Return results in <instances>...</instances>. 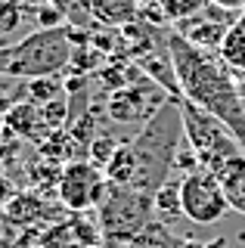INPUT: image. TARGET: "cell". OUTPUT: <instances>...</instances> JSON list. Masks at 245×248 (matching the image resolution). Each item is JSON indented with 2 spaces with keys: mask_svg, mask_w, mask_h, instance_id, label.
<instances>
[{
  "mask_svg": "<svg viewBox=\"0 0 245 248\" xmlns=\"http://www.w3.org/2000/svg\"><path fill=\"white\" fill-rule=\"evenodd\" d=\"M13 106H16V99H13L10 93H3V90H0V115H3V118L13 112Z\"/></svg>",
  "mask_w": 245,
  "mask_h": 248,
  "instance_id": "d4e9b609",
  "label": "cell"
},
{
  "mask_svg": "<svg viewBox=\"0 0 245 248\" xmlns=\"http://www.w3.org/2000/svg\"><path fill=\"white\" fill-rule=\"evenodd\" d=\"M168 53H171L180 96L214 115L220 124H227L233 137L245 146V96L233 68L214 50L193 46L174 28L168 31Z\"/></svg>",
  "mask_w": 245,
  "mask_h": 248,
  "instance_id": "6da1fadb",
  "label": "cell"
},
{
  "mask_svg": "<svg viewBox=\"0 0 245 248\" xmlns=\"http://www.w3.org/2000/svg\"><path fill=\"white\" fill-rule=\"evenodd\" d=\"M214 6H220V10H230V13H242L245 10V0H211Z\"/></svg>",
  "mask_w": 245,
  "mask_h": 248,
  "instance_id": "cb8c5ba5",
  "label": "cell"
},
{
  "mask_svg": "<svg viewBox=\"0 0 245 248\" xmlns=\"http://www.w3.org/2000/svg\"><path fill=\"white\" fill-rule=\"evenodd\" d=\"M72 37L68 25L62 28H37L13 46H0V75L3 78H59L72 65Z\"/></svg>",
  "mask_w": 245,
  "mask_h": 248,
  "instance_id": "3957f363",
  "label": "cell"
},
{
  "mask_svg": "<svg viewBox=\"0 0 245 248\" xmlns=\"http://www.w3.org/2000/svg\"><path fill=\"white\" fill-rule=\"evenodd\" d=\"M214 177H217L220 186H224V196L230 202V208L245 214V152H239L230 161H224V165L214 170Z\"/></svg>",
  "mask_w": 245,
  "mask_h": 248,
  "instance_id": "7c38bea8",
  "label": "cell"
},
{
  "mask_svg": "<svg viewBox=\"0 0 245 248\" xmlns=\"http://www.w3.org/2000/svg\"><path fill=\"white\" fill-rule=\"evenodd\" d=\"M155 211H180V180L174 183V180H168L162 189L155 192Z\"/></svg>",
  "mask_w": 245,
  "mask_h": 248,
  "instance_id": "ffe728a7",
  "label": "cell"
},
{
  "mask_svg": "<svg viewBox=\"0 0 245 248\" xmlns=\"http://www.w3.org/2000/svg\"><path fill=\"white\" fill-rule=\"evenodd\" d=\"M183 108V134H186V146L196 155L199 168L205 170H217L224 161H230L233 155L245 152V146L233 137V130L227 124H220L214 115H208L205 108H199L186 99H180Z\"/></svg>",
  "mask_w": 245,
  "mask_h": 248,
  "instance_id": "5b68a950",
  "label": "cell"
},
{
  "mask_svg": "<svg viewBox=\"0 0 245 248\" xmlns=\"http://www.w3.org/2000/svg\"><path fill=\"white\" fill-rule=\"evenodd\" d=\"M230 211L220 180L205 168H196L180 177V214L199 227H211Z\"/></svg>",
  "mask_w": 245,
  "mask_h": 248,
  "instance_id": "8992f818",
  "label": "cell"
},
{
  "mask_svg": "<svg viewBox=\"0 0 245 248\" xmlns=\"http://www.w3.org/2000/svg\"><path fill=\"white\" fill-rule=\"evenodd\" d=\"M34 22L41 28H62V25H68V22H65V13L59 10V6H53V3L41 6V10L34 13Z\"/></svg>",
  "mask_w": 245,
  "mask_h": 248,
  "instance_id": "7402d4cb",
  "label": "cell"
},
{
  "mask_svg": "<svg viewBox=\"0 0 245 248\" xmlns=\"http://www.w3.org/2000/svg\"><path fill=\"white\" fill-rule=\"evenodd\" d=\"M28 99L37 106L44 103H53V99H62V84H59V78H34V81H28Z\"/></svg>",
  "mask_w": 245,
  "mask_h": 248,
  "instance_id": "d6986e66",
  "label": "cell"
},
{
  "mask_svg": "<svg viewBox=\"0 0 245 248\" xmlns=\"http://www.w3.org/2000/svg\"><path fill=\"white\" fill-rule=\"evenodd\" d=\"M239 81V90H242V96H245V78H236Z\"/></svg>",
  "mask_w": 245,
  "mask_h": 248,
  "instance_id": "83f0119b",
  "label": "cell"
},
{
  "mask_svg": "<svg viewBox=\"0 0 245 248\" xmlns=\"http://www.w3.org/2000/svg\"><path fill=\"white\" fill-rule=\"evenodd\" d=\"M16 192H19V189H16V183H13L6 174H0V211H3V208L10 205L13 199H16Z\"/></svg>",
  "mask_w": 245,
  "mask_h": 248,
  "instance_id": "603a6c76",
  "label": "cell"
},
{
  "mask_svg": "<svg viewBox=\"0 0 245 248\" xmlns=\"http://www.w3.org/2000/svg\"><path fill=\"white\" fill-rule=\"evenodd\" d=\"M127 248H202V245H193V242H183L177 239L171 230L165 227L162 220H149V227L140 232Z\"/></svg>",
  "mask_w": 245,
  "mask_h": 248,
  "instance_id": "9a60e30c",
  "label": "cell"
},
{
  "mask_svg": "<svg viewBox=\"0 0 245 248\" xmlns=\"http://www.w3.org/2000/svg\"><path fill=\"white\" fill-rule=\"evenodd\" d=\"M96 223L103 232V245L106 248H127L149 227L152 214H155V196L134 186H106V196L99 199Z\"/></svg>",
  "mask_w": 245,
  "mask_h": 248,
  "instance_id": "277c9868",
  "label": "cell"
},
{
  "mask_svg": "<svg viewBox=\"0 0 245 248\" xmlns=\"http://www.w3.org/2000/svg\"><path fill=\"white\" fill-rule=\"evenodd\" d=\"M96 25L124 28L140 19V0H87Z\"/></svg>",
  "mask_w": 245,
  "mask_h": 248,
  "instance_id": "8fae6325",
  "label": "cell"
},
{
  "mask_svg": "<svg viewBox=\"0 0 245 248\" xmlns=\"http://www.w3.org/2000/svg\"><path fill=\"white\" fill-rule=\"evenodd\" d=\"M3 214L10 217L13 223L25 227V230H37L44 223V217H47V205H44V199H37L34 192H16V199L3 208Z\"/></svg>",
  "mask_w": 245,
  "mask_h": 248,
  "instance_id": "5bb4252c",
  "label": "cell"
},
{
  "mask_svg": "<svg viewBox=\"0 0 245 248\" xmlns=\"http://www.w3.org/2000/svg\"><path fill=\"white\" fill-rule=\"evenodd\" d=\"M236 16L239 13H230V10H220V6L208 3L202 13L189 16V19H183L174 25V31H177L180 37H186L193 46H202V50H220V44H224L227 31L230 25L236 22Z\"/></svg>",
  "mask_w": 245,
  "mask_h": 248,
  "instance_id": "9c48e42d",
  "label": "cell"
},
{
  "mask_svg": "<svg viewBox=\"0 0 245 248\" xmlns=\"http://www.w3.org/2000/svg\"><path fill=\"white\" fill-rule=\"evenodd\" d=\"M6 124H10V130H16V134L28 137V140H37V143H44L53 134L47 127V121H44V115H41V106L31 103V99L13 106V112L6 115Z\"/></svg>",
  "mask_w": 245,
  "mask_h": 248,
  "instance_id": "4fadbf2b",
  "label": "cell"
},
{
  "mask_svg": "<svg viewBox=\"0 0 245 248\" xmlns=\"http://www.w3.org/2000/svg\"><path fill=\"white\" fill-rule=\"evenodd\" d=\"M37 245H41V230H25L0 211V248H37Z\"/></svg>",
  "mask_w": 245,
  "mask_h": 248,
  "instance_id": "e0dca14e",
  "label": "cell"
},
{
  "mask_svg": "<svg viewBox=\"0 0 245 248\" xmlns=\"http://www.w3.org/2000/svg\"><path fill=\"white\" fill-rule=\"evenodd\" d=\"M19 3H22V10H31V13H37L41 6H47L50 0H19Z\"/></svg>",
  "mask_w": 245,
  "mask_h": 248,
  "instance_id": "484cf974",
  "label": "cell"
},
{
  "mask_svg": "<svg viewBox=\"0 0 245 248\" xmlns=\"http://www.w3.org/2000/svg\"><path fill=\"white\" fill-rule=\"evenodd\" d=\"M22 22V3L19 0H0V34L16 31Z\"/></svg>",
  "mask_w": 245,
  "mask_h": 248,
  "instance_id": "44dd1931",
  "label": "cell"
},
{
  "mask_svg": "<svg viewBox=\"0 0 245 248\" xmlns=\"http://www.w3.org/2000/svg\"><path fill=\"white\" fill-rule=\"evenodd\" d=\"M155 3H158V10L165 13L168 25H177V22L189 19V16L202 13L211 0H155Z\"/></svg>",
  "mask_w": 245,
  "mask_h": 248,
  "instance_id": "ac0fdd59",
  "label": "cell"
},
{
  "mask_svg": "<svg viewBox=\"0 0 245 248\" xmlns=\"http://www.w3.org/2000/svg\"><path fill=\"white\" fill-rule=\"evenodd\" d=\"M106 186H109V180H106L103 168L93 165L90 158H75L68 165H62V174L56 180V192H59V202L72 214H84L99 205V199L106 196Z\"/></svg>",
  "mask_w": 245,
  "mask_h": 248,
  "instance_id": "52a82bcc",
  "label": "cell"
},
{
  "mask_svg": "<svg viewBox=\"0 0 245 248\" xmlns=\"http://www.w3.org/2000/svg\"><path fill=\"white\" fill-rule=\"evenodd\" d=\"M87 214L90 211L72 214L68 220H59L53 227L41 230V245L37 248H106L96 217L90 220Z\"/></svg>",
  "mask_w": 245,
  "mask_h": 248,
  "instance_id": "30bf717a",
  "label": "cell"
},
{
  "mask_svg": "<svg viewBox=\"0 0 245 248\" xmlns=\"http://www.w3.org/2000/svg\"><path fill=\"white\" fill-rule=\"evenodd\" d=\"M202 248H227V239H224V236H220V239H211V242L202 245Z\"/></svg>",
  "mask_w": 245,
  "mask_h": 248,
  "instance_id": "4316f807",
  "label": "cell"
},
{
  "mask_svg": "<svg viewBox=\"0 0 245 248\" xmlns=\"http://www.w3.org/2000/svg\"><path fill=\"white\" fill-rule=\"evenodd\" d=\"M180 143H186L180 99H165L162 108L140 127V134L127 140V149L134 155V189L155 196L171 180Z\"/></svg>",
  "mask_w": 245,
  "mask_h": 248,
  "instance_id": "7a4b0ae2",
  "label": "cell"
},
{
  "mask_svg": "<svg viewBox=\"0 0 245 248\" xmlns=\"http://www.w3.org/2000/svg\"><path fill=\"white\" fill-rule=\"evenodd\" d=\"M165 99H171L168 93L158 87L155 81H140L134 87H121L109 93V103H106V115L115 124H146L152 115L162 108Z\"/></svg>",
  "mask_w": 245,
  "mask_h": 248,
  "instance_id": "ba28073f",
  "label": "cell"
},
{
  "mask_svg": "<svg viewBox=\"0 0 245 248\" xmlns=\"http://www.w3.org/2000/svg\"><path fill=\"white\" fill-rule=\"evenodd\" d=\"M217 56L224 59L227 65L233 68V72L245 75V25H242L239 19L230 25L224 44H220V50H217Z\"/></svg>",
  "mask_w": 245,
  "mask_h": 248,
  "instance_id": "2e32d148",
  "label": "cell"
}]
</instances>
